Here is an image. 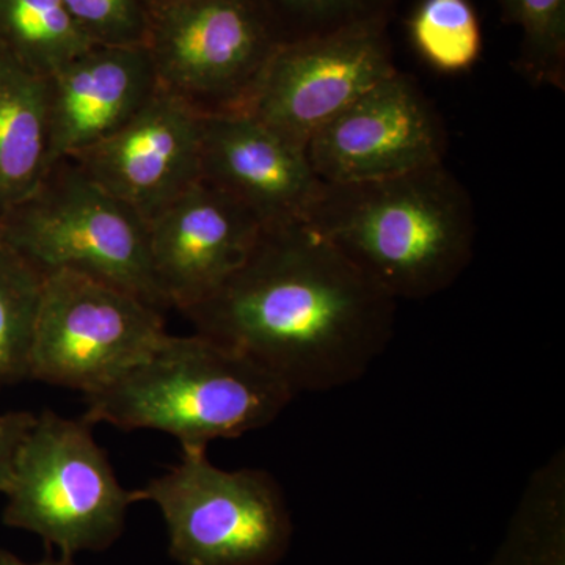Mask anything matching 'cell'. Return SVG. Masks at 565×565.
<instances>
[{
  "label": "cell",
  "instance_id": "obj_20",
  "mask_svg": "<svg viewBox=\"0 0 565 565\" xmlns=\"http://www.w3.org/2000/svg\"><path fill=\"white\" fill-rule=\"evenodd\" d=\"M397 0H263L282 43L362 25H388Z\"/></svg>",
  "mask_w": 565,
  "mask_h": 565
},
{
  "label": "cell",
  "instance_id": "obj_11",
  "mask_svg": "<svg viewBox=\"0 0 565 565\" xmlns=\"http://www.w3.org/2000/svg\"><path fill=\"white\" fill-rule=\"evenodd\" d=\"M147 223L156 288L181 313L243 267L264 230L244 204L202 180Z\"/></svg>",
  "mask_w": 565,
  "mask_h": 565
},
{
  "label": "cell",
  "instance_id": "obj_7",
  "mask_svg": "<svg viewBox=\"0 0 565 565\" xmlns=\"http://www.w3.org/2000/svg\"><path fill=\"white\" fill-rule=\"evenodd\" d=\"M282 43L263 0H150L158 87L200 115L244 111Z\"/></svg>",
  "mask_w": 565,
  "mask_h": 565
},
{
  "label": "cell",
  "instance_id": "obj_14",
  "mask_svg": "<svg viewBox=\"0 0 565 565\" xmlns=\"http://www.w3.org/2000/svg\"><path fill=\"white\" fill-rule=\"evenodd\" d=\"M158 90L145 46H98L47 77L51 162L73 158L131 120Z\"/></svg>",
  "mask_w": 565,
  "mask_h": 565
},
{
  "label": "cell",
  "instance_id": "obj_21",
  "mask_svg": "<svg viewBox=\"0 0 565 565\" xmlns=\"http://www.w3.org/2000/svg\"><path fill=\"white\" fill-rule=\"evenodd\" d=\"M84 35L98 46H145L150 0H63Z\"/></svg>",
  "mask_w": 565,
  "mask_h": 565
},
{
  "label": "cell",
  "instance_id": "obj_8",
  "mask_svg": "<svg viewBox=\"0 0 565 565\" xmlns=\"http://www.w3.org/2000/svg\"><path fill=\"white\" fill-rule=\"evenodd\" d=\"M162 311L71 270L44 275L31 379L88 394L121 377L166 338Z\"/></svg>",
  "mask_w": 565,
  "mask_h": 565
},
{
  "label": "cell",
  "instance_id": "obj_22",
  "mask_svg": "<svg viewBox=\"0 0 565 565\" xmlns=\"http://www.w3.org/2000/svg\"><path fill=\"white\" fill-rule=\"evenodd\" d=\"M36 415L10 412L0 415V493H6L22 441L31 433Z\"/></svg>",
  "mask_w": 565,
  "mask_h": 565
},
{
  "label": "cell",
  "instance_id": "obj_2",
  "mask_svg": "<svg viewBox=\"0 0 565 565\" xmlns=\"http://www.w3.org/2000/svg\"><path fill=\"white\" fill-rule=\"evenodd\" d=\"M302 222L396 302L446 291L473 259V202L445 163L386 180L322 182Z\"/></svg>",
  "mask_w": 565,
  "mask_h": 565
},
{
  "label": "cell",
  "instance_id": "obj_16",
  "mask_svg": "<svg viewBox=\"0 0 565 565\" xmlns=\"http://www.w3.org/2000/svg\"><path fill=\"white\" fill-rule=\"evenodd\" d=\"M92 46L63 0H0V50L36 76L47 79Z\"/></svg>",
  "mask_w": 565,
  "mask_h": 565
},
{
  "label": "cell",
  "instance_id": "obj_15",
  "mask_svg": "<svg viewBox=\"0 0 565 565\" xmlns=\"http://www.w3.org/2000/svg\"><path fill=\"white\" fill-rule=\"evenodd\" d=\"M50 163L47 79L0 50V214L35 191Z\"/></svg>",
  "mask_w": 565,
  "mask_h": 565
},
{
  "label": "cell",
  "instance_id": "obj_18",
  "mask_svg": "<svg viewBox=\"0 0 565 565\" xmlns=\"http://www.w3.org/2000/svg\"><path fill=\"white\" fill-rule=\"evenodd\" d=\"M408 28L423 61L440 73H465L481 57V24L468 0H423Z\"/></svg>",
  "mask_w": 565,
  "mask_h": 565
},
{
  "label": "cell",
  "instance_id": "obj_19",
  "mask_svg": "<svg viewBox=\"0 0 565 565\" xmlns=\"http://www.w3.org/2000/svg\"><path fill=\"white\" fill-rule=\"evenodd\" d=\"M520 31L515 65L531 84L565 88V0H497Z\"/></svg>",
  "mask_w": 565,
  "mask_h": 565
},
{
  "label": "cell",
  "instance_id": "obj_3",
  "mask_svg": "<svg viewBox=\"0 0 565 565\" xmlns=\"http://www.w3.org/2000/svg\"><path fill=\"white\" fill-rule=\"evenodd\" d=\"M294 397L243 353L200 333H167L143 362L85 394L82 418L125 430H162L182 451H206L211 441L269 426Z\"/></svg>",
  "mask_w": 565,
  "mask_h": 565
},
{
  "label": "cell",
  "instance_id": "obj_17",
  "mask_svg": "<svg viewBox=\"0 0 565 565\" xmlns=\"http://www.w3.org/2000/svg\"><path fill=\"white\" fill-rule=\"evenodd\" d=\"M44 274L0 241V390L31 379Z\"/></svg>",
  "mask_w": 565,
  "mask_h": 565
},
{
  "label": "cell",
  "instance_id": "obj_6",
  "mask_svg": "<svg viewBox=\"0 0 565 565\" xmlns=\"http://www.w3.org/2000/svg\"><path fill=\"white\" fill-rule=\"evenodd\" d=\"M169 527L170 556L181 565H277L291 545L292 522L280 484L259 468L226 471L206 451L136 490Z\"/></svg>",
  "mask_w": 565,
  "mask_h": 565
},
{
  "label": "cell",
  "instance_id": "obj_4",
  "mask_svg": "<svg viewBox=\"0 0 565 565\" xmlns=\"http://www.w3.org/2000/svg\"><path fill=\"white\" fill-rule=\"evenodd\" d=\"M0 241L41 274L88 275L166 310L152 277L147 221L73 158L51 162L35 191L0 214Z\"/></svg>",
  "mask_w": 565,
  "mask_h": 565
},
{
  "label": "cell",
  "instance_id": "obj_9",
  "mask_svg": "<svg viewBox=\"0 0 565 565\" xmlns=\"http://www.w3.org/2000/svg\"><path fill=\"white\" fill-rule=\"evenodd\" d=\"M388 25L374 24L285 41L244 114L307 150L323 125L396 71Z\"/></svg>",
  "mask_w": 565,
  "mask_h": 565
},
{
  "label": "cell",
  "instance_id": "obj_10",
  "mask_svg": "<svg viewBox=\"0 0 565 565\" xmlns=\"http://www.w3.org/2000/svg\"><path fill=\"white\" fill-rule=\"evenodd\" d=\"M446 131L434 104L399 70L323 125L307 145L319 181L386 180L445 163Z\"/></svg>",
  "mask_w": 565,
  "mask_h": 565
},
{
  "label": "cell",
  "instance_id": "obj_23",
  "mask_svg": "<svg viewBox=\"0 0 565 565\" xmlns=\"http://www.w3.org/2000/svg\"><path fill=\"white\" fill-rule=\"evenodd\" d=\"M0 565H74L73 559L68 556H61L58 559H52V557H47V559L41 561V563L36 564H28L22 563L20 557L13 555V553L7 552V550H0Z\"/></svg>",
  "mask_w": 565,
  "mask_h": 565
},
{
  "label": "cell",
  "instance_id": "obj_5",
  "mask_svg": "<svg viewBox=\"0 0 565 565\" xmlns=\"http://www.w3.org/2000/svg\"><path fill=\"white\" fill-rule=\"evenodd\" d=\"M93 424L36 415L7 487L3 523L39 534L62 556L109 548L122 533L129 505L139 503L96 444Z\"/></svg>",
  "mask_w": 565,
  "mask_h": 565
},
{
  "label": "cell",
  "instance_id": "obj_12",
  "mask_svg": "<svg viewBox=\"0 0 565 565\" xmlns=\"http://www.w3.org/2000/svg\"><path fill=\"white\" fill-rule=\"evenodd\" d=\"M202 121L203 115L158 87L131 120L73 159L148 222L200 181Z\"/></svg>",
  "mask_w": 565,
  "mask_h": 565
},
{
  "label": "cell",
  "instance_id": "obj_1",
  "mask_svg": "<svg viewBox=\"0 0 565 565\" xmlns=\"http://www.w3.org/2000/svg\"><path fill=\"white\" fill-rule=\"evenodd\" d=\"M396 303L292 221L264 226L243 267L182 315L195 333L248 356L297 396L360 381L392 341Z\"/></svg>",
  "mask_w": 565,
  "mask_h": 565
},
{
  "label": "cell",
  "instance_id": "obj_13",
  "mask_svg": "<svg viewBox=\"0 0 565 565\" xmlns=\"http://www.w3.org/2000/svg\"><path fill=\"white\" fill-rule=\"evenodd\" d=\"M200 180L264 226L303 221L322 188L303 147L244 111L203 117Z\"/></svg>",
  "mask_w": 565,
  "mask_h": 565
}]
</instances>
